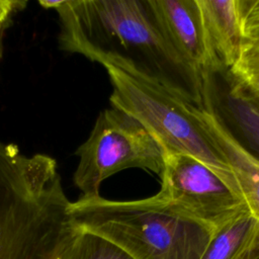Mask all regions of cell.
Returning a JSON list of instances; mask_svg holds the SVG:
<instances>
[{
  "label": "cell",
  "instance_id": "9c48e42d",
  "mask_svg": "<svg viewBox=\"0 0 259 259\" xmlns=\"http://www.w3.org/2000/svg\"><path fill=\"white\" fill-rule=\"evenodd\" d=\"M209 48L220 66L229 70L246 42L242 0H197Z\"/></svg>",
  "mask_w": 259,
  "mask_h": 259
},
{
  "label": "cell",
  "instance_id": "ba28073f",
  "mask_svg": "<svg viewBox=\"0 0 259 259\" xmlns=\"http://www.w3.org/2000/svg\"><path fill=\"white\" fill-rule=\"evenodd\" d=\"M206 90L189 102V112L229 163L250 212L259 222V159L251 154L226 126L211 106Z\"/></svg>",
  "mask_w": 259,
  "mask_h": 259
},
{
  "label": "cell",
  "instance_id": "7a4b0ae2",
  "mask_svg": "<svg viewBox=\"0 0 259 259\" xmlns=\"http://www.w3.org/2000/svg\"><path fill=\"white\" fill-rule=\"evenodd\" d=\"M57 161L0 141V259H61L79 228Z\"/></svg>",
  "mask_w": 259,
  "mask_h": 259
},
{
  "label": "cell",
  "instance_id": "52a82bcc",
  "mask_svg": "<svg viewBox=\"0 0 259 259\" xmlns=\"http://www.w3.org/2000/svg\"><path fill=\"white\" fill-rule=\"evenodd\" d=\"M156 21L182 64L201 89L220 68L207 41L197 0H149Z\"/></svg>",
  "mask_w": 259,
  "mask_h": 259
},
{
  "label": "cell",
  "instance_id": "4fadbf2b",
  "mask_svg": "<svg viewBox=\"0 0 259 259\" xmlns=\"http://www.w3.org/2000/svg\"><path fill=\"white\" fill-rule=\"evenodd\" d=\"M232 80L238 83L259 106V45L246 39L242 54L230 69Z\"/></svg>",
  "mask_w": 259,
  "mask_h": 259
},
{
  "label": "cell",
  "instance_id": "e0dca14e",
  "mask_svg": "<svg viewBox=\"0 0 259 259\" xmlns=\"http://www.w3.org/2000/svg\"><path fill=\"white\" fill-rule=\"evenodd\" d=\"M247 36L250 41L259 45V28H254V29L248 30Z\"/></svg>",
  "mask_w": 259,
  "mask_h": 259
},
{
  "label": "cell",
  "instance_id": "6da1fadb",
  "mask_svg": "<svg viewBox=\"0 0 259 259\" xmlns=\"http://www.w3.org/2000/svg\"><path fill=\"white\" fill-rule=\"evenodd\" d=\"M39 5L58 15L61 51L101 65L115 62L177 86V78H188L149 0H61Z\"/></svg>",
  "mask_w": 259,
  "mask_h": 259
},
{
  "label": "cell",
  "instance_id": "8992f818",
  "mask_svg": "<svg viewBox=\"0 0 259 259\" xmlns=\"http://www.w3.org/2000/svg\"><path fill=\"white\" fill-rule=\"evenodd\" d=\"M160 176L156 197L214 231L248 209L240 193L190 155L164 153Z\"/></svg>",
  "mask_w": 259,
  "mask_h": 259
},
{
  "label": "cell",
  "instance_id": "3957f363",
  "mask_svg": "<svg viewBox=\"0 0 259 259\" xmlns=\"http://www.w3.org/2000/svg\"><path fill=\"white\" fill-rule=\"evenodd\" d=\"M70 212L80 230L109 240L134 259H200L214 233L156 195L135 200L80 196Z\"/></svg>",
  "mask_w": 259,
  "mask_h": 259
},
{
  "label": "cell",
  "instance_id": "8fae6325",
  "mask_svg": "<svg viewBox=\"0 0 259 259\" xmlns=\"http://www.w3.org/2000/svg\"><path fill=\"white\" fill-rule=\"evenodd\" d=\"M226 107L246 139L259 150V106L233 80L226 94Z\"/></svg>",
  "mask_w": 259,
  "mask_h": 259
},
{
  "label": "cell",
  "instance_id": "9a60e30c",
  "mask_svg": "<svg viewBox=\"0 0 259 259\" xmlns=\"http://www.w3.org/2000/svg\"><path fill=\"white\" fill-rule=\"evenodd\" d=\"M245 31L259 28V0L243 1Z\"/></svg>",
  "mask_w": 259,
  "mask_h": 259
},
{
  "label": "cell",
  "instance_id": "7c38bea8",
  "mask_svg": "<svg viewBox=\"0 0 259 259\" xmlns=\"http://www.w3.org/2000/svg\"><path fill=\"white\" fill-rule=\"evenodd\" d=\"M61 259H134L123 249L98 235L82 231L67 247Z\"/></svg>",
  "mask_w": 259,
  "mask_h": 259
},
{
  "label": "cell",
  "instance_id": "5b68a950",
  "mask_svg": "<svg viewBox=\"0 0 259 259\" xmlns=\"http://www.w3.org/2000/svg\"><path fill=\"white\" fill-rule=\"evenodd\" d=\"M79 158L74 185L83 197L100 195L104 180L130 168L161 175L164 151L153 135L134 116L110 107L102 110L87 138L76 150Z\"/></svg>",
  "mask_w": 259,
  "mask_h": 259
},
{
  "label": "cell",
  "instance_id": "277c9868",
  "mask_svg": "<svg viewBox=\"0 0 259 259\" xmlns=\"http://www.w3.org/2000/svg\"><path fill=\"white\" fill-rule=\"evenodd\" d=\"M102 66L112 87L109 96L112 107L138 119L158 141L164 153L196 158L241 194L229 163L191 116L190 96L182 87L115 62H104Z\"/></svg>",
  "mask_w": 259,
  "mask_h": 259
},
{
  "label": "cell",
  "instance_id": "30bf717a",
  "mask_svg": "<svg viewBox=\"0 0 259 259\" xmlns=\"http://www.w3.org/2000/svg\"><path fill=\"white\" fill-rule=\"evenodd\" d=\"M259 229L249 209L218 228L200 259H241Z\"/></svg>",
  "mask_w": 259,
  "mask_h": 259
},
{
  "label": "cell",
  "instance_id": "2e32d148",
  "mask_svg": "<svg viewBox=\"0 0 259 259\" xmlns=\"http://www.w3.org/2000/svg\"><path fill=\"white\" fill-rule=\"evenodd\" d=\"M241 259H259V229L250 247L246 250Z\"/></svg>",
  "mask_w": 259,
  "mask_h": 259
},
{
  "label": "cell",
  "instance_id": "5bb4252c",
  "mask_svg": "<svg viewBox=\"0 0 259 259\" xmlns=\"http://www.w3.org/2000/svg\"><path fill=\"white\" fill-rule=\"evenodd\" d=\"M27 5L25 0H0V64L4 53V38L16 15Z\"/></svg>",
  "mask_w": 259,
  "mask_h": 259
}]
</instances>
